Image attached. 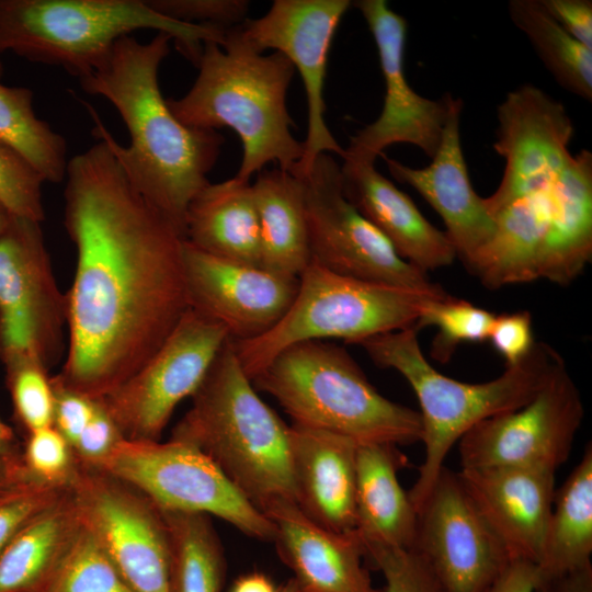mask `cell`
<instances>
[{
	"instance_id": "obj_13",
	"label": "cell",
	"mask_w": 592,
	"mask_h": 592,
	"mask_svg": "<svg viewBox=\"0 0 592 592\" xmlns=\"http://www.w3.org/2000/svg\"><path fill=\"white\" fill-rule=\"evenodd\" d=\"M70 488L83 524L133 592H170L160 510L132 486L78 459Z\"/></svg>"
},
{
	"instance_id": "obj_34",
	"label": "cell",
	"mask_w": 592,
	"mask_h": 592,
	"mask_svg": "<svg viewBox=\"0 0 592 592\" xmlns=\"http://www.w3.org/2000/svg\"><path fill=\"white\" fill-rule=\"evenodd\" d=\"M0 139L16 150L45 182L65 180L67 141L36 116L30 89L0 83Z\"/></svg>"
},
{
	"instance_id": "obj_46",
	"label": "cell",
	"mask_w": 592,
	"mask_h": 592,
	"mask_svg": "<svg viewBox=\"0 0 592 592\" xmlns=\"http://www.w3.org/2000/svg\"><path fill=\"white\" fill-rule=\"evenodd\" d=\"M545 10L578 42L592 49L591 0H539Z\"/></svg>"
},
{
	"instance_id": "obj_11",
	"label": "cell",
	"mask_w": 592,
	"mask_h": 592,
	"mask_svg": "<svg viewBox=\"0 0 592 592\" xmlns=\"http://www.w3.org/2000/svg\"><path fill=\"white\" fill-rule=\"evenodd\" d=\"M41 224L12 215L0 234V360L32 356L49 368L66 346L67 306Z\"/></svg>"
},
{
	"instance_id": "obj_41",
	"label": "cell",
	"mask_w": 592,
	"mask_h": 592,
	"mask_svg": "<svg viewBox=\"0 0 592 592\" xmlns=\"http://www.w3.org/2000/svg\"><path fill=\"white\" fill-rule=\"evenodd\" d=\"M23 460L33 477L57 486H69L77 466L71 446L53 425L26 434Z\"/></svg>"
},
{
	"instance_id": "obj_8",
	"label": "cell",
	"mask_w": 592,
	"mask_h": 592,
	"mask_svg": "<svg viewBox=\"0 0 592 592\" xmlns=\"http://www.w3.org/2000/svg\"><path fill=\"white\" fill-rule=\"evenodd\" d=\"M449 295L441 286L417 289L333 273L314 262L299 275L294 303L267 332L231 343L252 380L280 352L303 341L340 339L360 343L417 323L433 299Z\"/></svg>"
},
{
	"instance_id": "obj_6",
	"label": "cell",
	"mask_w": 592,
	"mask_h": 592,
	"mask_svg": "<svg viewBox=\"0 0 592 592\" xmlns=\"http://www.w3.org/2000/svg\"><path fill=\"white\" fill-rule=\"evenodd\" d=\"M294 424L349 437L357 444L421 441L419 411L384 397L350 353L310 340L280 352L253 379Z\"/></svg>"
},
{
	"instance_id": "obj_4",
	"label": "cell",
	"mask_w": 592,
	"mask_h": 592,
	"mask_svg": "<svg viewBox=\"0 0 592 592\" xmlns=\"http://www.w3.org/2000/svg\"><path fill=\"white\" fill-rule=\"evenodd\" d=\"M209 457L261 512L297 504L289 426L258 396L229 339L172 437Z\"/></svg>"
},
{
	"instance_id": "obj_33",
	"label": "cell",
	"mask_w": 592,
	"mask_h": 592,
	"mask_svg": "<svg viewBox=\"0 0 592 592\" xmlns=\"http://www.w3.org/2000/svg\"><path fill=\"white\" fill-rule=\"evenodd\" d=\"M509 16L568 92L592 100V49L572 37L539 0H510Z\"/></svg>"
},
{
	"instance_id": "obj_38",
	"label": "cell",
	"mask_w": 592,
	"mask_h": 592,
	"mask_svg": "<svg viewBox=\"0 0 592 592\" xmlns=\"http://www.w3.org/2000/svg\"><path fill=\"white\" fill-rule=\"evenodd\" d=\"M43 177L11 146L0 139V203L16 217L45 219Z\"/></svg>"
},
{
	"instance_id": "obj_35",
	"label": "cell",
	"mask_w": 592,
	"mask_h": 592,
	"mask_svg": "<svg viewBox=\"0 0 592 592\" xmlns=\"http://www.w3.org/2000/svg\"><path fill=\"white\" fill-rule=\"evenodd\" d=\"M494 317L489 310L447 295L431 300L417 325L420 329L428 326L437 329L431 354L436 361L447 362L458 344L487 341Z\"/></svg>"
},
{
	"instance_id": "obj_42",
	"label": "cell",
	"mask_w": 592,
	"mask_h": 592,
	"mask_svg": "<svg viewBox=\"0 0 592 592\" xmlns=\"http://www.w3.org/2000/svg\"><path fill=\"white\" fill-rule=\"evenodd\" d=\"M158 13L185 23L230 29L246 21V0H146Z\"/></svg>"
},
{
	"instance_id": "obj_32",
	"label": "cell",
	"mask_w": 592,
	"mask_h": 592,
	"mask_svg": "<svg viewBox=\"0 0 592 592\" xmlns=\"http://www.w3.org/2000/svg\"><path fill=\"white\" fill-rule=\"evenodd\" d=\"M160 512L169 544L170 592H220L225 558L209 515Z\"/></svg>"
},
{
	"instance_id": "obj_30",
	"label": "cell",
	"mask_w": 592,
	"mask_h": 592,
	"mask_svg": "<svg viewBox=\"0 0 592 592\" xmlns=\"http://www.w3.org/2000/svg\"><path fill=\"white\" fill-rule=\"evenodd\" d=\"M259 219L260 266L299 277L311 261L303 181L281 170H262L252 183Z\"/></svg>"
},
{
	"instance_id": "obj_49",
	"label": "cell",
	"mask_w": 592,
	"mask_h": 592,
	"mask_svg": "<svg viewBox=\"0 0 592 592\" xmlns=\"http://www.w3.org/2000/svg\"><path fill=\"white\" fill-rule=\"evenodd\" d=\"M30 477L33 476L24 464L23 453L18 456H0V494Z\"/></svg>"
},
{
	"instance_id": "obj_16",
	"label": "cell",
	"mask_w": 592,
	"mask_h": 592,
	"mask_svg": "<svg viewBox=\"0 0 592 592\" xmlns=\"http://www.w3.org/2000/svg\"><path fill=\"white\" fill-rule=\"evenodd\" d=\"M353 5L362 13L376 44L385 96L378 118L351 137L343 161L375 164L387 147L400 143L417 146L432 159L453 95L447 92L440 100H432L409 86L403 62L407 21L386 0H358Z\"/></svg>"
},
{
	"instance_id": "obj_20",
	"label": "cell",
	"mask_w": 592,
	"mask_h": 592,
	"mask_svg": "<svg viewBox=\"0 0 592 592\" xmlns=\"http://www.w3.org/2000/svg\"><path fill=\"white\" fill-rule=\"evenodd\" d=\"M463 101L452 99L437 151L424 168H411L384 155L390 174L412 186L441 216L456 257L468 266L496 230L483 197L474 190L460 144Z\"/></svg>"
},
{
	"instance_id": "obj_52",
	"label": "cell",
	"mask_w": 592,
	"mask_h": 592,
	"mask_svg": "<svg viewBox=\"0 0 592 592\" xmlns=\"http://www.w3.org/2000/svg\"><path fill=\"white\" fill-rule=\"evenodd\" d=\"M12 215L7 210V208L0 203V234L7 227Z\"/></svg>"
},
{
	"instance_id": "obj_47",
	"label": "cell",
	"mask_w": 592,
	"mask_h": 592,
	"mask_svg": "<svg viewBox=\"0 0 592 592\" xmlns=\"http://www.w3.org/2000/svg\"><path fill=\"white\" fill-rule=\"evenodd\" d=\"M537 578L534 563L512 560L485 592H533Z\"/></svg>"
},
{
	"instance_id": "obj_18",
	"label": "cell",
	"mask_w": 592,
	"mask_h": 592,
	"mask_svg": "<svg viewBox=\"0 0 592 592\" xmlns=\"http://www.w3.org/2000/svg\"><path fill=\"white\" fill-rule=\"evenodd\" d=\"M497 118L493 149L505 167L497 190L483 197L492 217L513 201L555 184L572 159L574 134L565 105L531 83L508 92Z\"/></svg>"
},
{
	"instance_id": "obj_22",
	"label": "cell",
	"mask_w": 592,
	"mask_h": 592,
	"mask_svg": "<svg viewBox=\"0 0 592 592\" xmlns=\"http://www.w3.org/2000/svg\"><path fill=\"white\" fill-rule=\"evenodd\" d=\"M264 514L274 524L273 540L299 592H383L363 565L365 550L355 532L330 531L291 502L276 503Z\"/></svg>"
},
{
	"instance_id": "obj_10",
	"label": "cell",
	"mask_w": 592,
	"mask_h": 592,
	"mask_svg": "<svg viewBox=\"0 0 592 592\" xmlns=\"http://www.w3.org/2000/svg\"><path fill=\"white\" fill-rule=\"evenodd\" d=\"M229 339L220 323L190 308L151 356L98 400L124 439L160 441L178 405L193 396Z\"/></svg>"
},
{
	"instance_id": "obj_37",
	"label": "cell",
	"mask_w": 592,
	"mask_h": 592,
	"mask_svg": "<svg viewBox=\"0 0 592 592\" xmlns=\"http://www.w3.org/2000/svg\"><path fill=\"white\" fill-rule=\"evenodd\" d=\"M14 414L26 434L53 425L54 390L48 367L32 356L2 360Z\"/></svg>"
},
{
	"instance_id": "obj_25",
	"label": "cell",
	"mask_w": 592,
	"mask_h": 592,
	"mask_svg": "<svg viewBox=\"0 0 592 592\" xmlns=\"http://www.w3.org/2000/svg\"><path fill=\"white\" fill-rule=\"evenodd\" d=\"M406 464L397 445H357L355 533L364 549L414 545L418 512L398 479V471Z\"/></svg>"
},
{
	"instance_id": "obj_36",
	"label": "cell",
	"mask_w": 592,
	"mask_h": 592,
	"mask_svg": "<svg viewBox=\"0 0 592 592\" xmlns=\"http://www.w3.org/2000/svg\"><path fill=\"white\" fill-rule=\"evenodd\" d=\"M46 592H133V590L124 581L98 538L83 524Z\"/></svg>"
},
{
	"instance_id": "obj_21",
	"label": "cell",
	"mask_w": 592,
	"mask_h": 592,
	"mask_svg": "<svg viewBox=\"0 0 592 592\" xmlns=\"http://www.w3.org/2000/svg\"><path fill=\"white\" fill-rule=\"evenodd\" d=\"M555 473L522 466L462 468L457 473L511 560L536 565L553 508Z\"/></svg>"
},
{
	"instance_id": "obj_40",
	"label": "cell",
	"mask_w": 592,
	"mask_h": 592,
	"mask_svg": "<svg viewBox=\"0 0 592 592\" xmlns=\"http://www.w3.org/2000/svg\"><path fill=\"white\" fill-rule=\"evenodd\" d=\"M385 579L383 592H445L424 558L411 548L367 547Z\"/></svg>"
},
{
	"instance_id": "obj_2",
	"label": "cell",
	"mask_w": 592,
	"mask_h": 592,
	"mask_svg": "<svg viewBox=\"0 0 592 592\" xmlns=\"http://www.w3.org/2000/svg\"><path fill=\"white\" fill-rule=\"evenodd\" d=\"M171 39L164 33L148 43L122 37L79 83L86 93L113 104L130 143L121 145L94 109L82 102L94 123L95 138L107 145L138 193L184 235L189 204L209 183L207 174L225 139L216 130L182 124L162 96L158 70Z\"/></svg>"
},
{
	"instance_id": "obj_23",
	"label": "cell",
	"mask_w": 592,
	"mask_h": 592,
	"mask_svg": "<svg viewBox=\"0 0 592 592\" xmlns=\"http://www.w3.org/2000/svg\"><path fill=\"white\" fill-rule=\"evenodd\" d=\"M340 170L346 200L403 260L425 273L453 263L456 251L445 231L433 226L374 163L343 161Z\"/></svg>"
},
{
	"instance_id": "obj_24",
	"label": "cell",
	"mask_w": 592,
	"mask_h": 592,
	"mask_svg": "<svg viewBox=\"0 0 592 592\" xmlns=\"http://www.w3.org/2000/svg\"><path fill=\"white\" fill-rule=\"evenodd\" d=\"M297 505L319 525L355 532L356 451L353 440L298 424L289 426Z\"/></svg>"
},
{
	"instance_id": "obj_9",
	"label": "cell",
	"mask_w": 592,
	"mask_h": 592,
	"mask_svg": "<svg viewBox=\"0 0 592 592\" xmlns=\"http://www.w3.org/2000/svg\"><path fill=\"white\" fill-rule=\"evenodd\" d=\"M88 465V464H87ZM93 466L132 486L159 510L215 515L251 537L273 540V522L195 446L121 439Z\"/></svg>"
},
{
	"instance_id": "obj_1",
	"label": "cell",
	"mask_w": 592,
	"mask_h": 592,
	"mask_svg": "<svg viewBox=\"0 0 592 592\" xmlns=\"http://www.w3.org/2000/svg\"><path fill=\"white\" fill-rule=\"evenodd\" d=\"M64 225L76 249L66 293V388L101 399L162 344L190 309L185 237L133 186L99 139L69 159Z\"/></svg>"
},
{
	"instance_id": "obj_45",
	"label": "cell",
	"mask_w": 592,
	"mask_h": 592,
	"mask_svg": "<svg viewBox=\"0 0 592 592\" xmlns=\"http://www.w3.org/2000/svg\"><path fill=\"white\" fill-rule=\"evenodd\" d=\"M123 439L117 425L96 400L95 411L72 447L76 458L93 465L105 457L114 445Z\"/></svg>"
},
{
	"instance_id": "obj_31",
	"label": "cell",
	"mask_w": 592,
	"mask_h": 592,
	"mask_svg": "<svg viewBox=\"0 0 592 592\" xmlns=\"http://www.w3.org/2000/svg\"><path fill=\"white\" fill-rule=\"evenodd\" d=\"M592 555V445L555 491L538 560V578L561 576L591 563Z\"/></svg>"
},
{
	"instance_id": "obj_27",
	"label": "cell",
	"mask_w": 592,
	"mask_h": 592,
	"mask_svg": "<svg viewBox=\"0 0 592 592\" xmlns=\"http://www.w3.org/2000/svg\"><path fill=\"white\" fill-rule=\"evenodd\" d=\"M185 240L214 257L260 266V232L252 183L234 177L208 183L191 201Z\"/></svg>"
},
{
	"instance_id": "obj_44",
	"label": "cell",
	"mask_w": 592,
	"mask_h": 592,
	"mask_svg": "<svg viewBox=\"0 0 592 592\" xmlns=\"http://www.w3.org/2000/svg\"><path fill=\"white\" fill-rule=\"evenodd\" d=\"M54 390L53 426L66 439L71 448L91 420L96 400L62 386L52 376Z\"/></svg>"
},
{
	"instance_id": "obj_29",
	"label": "cell",
	"mask_w": 592,
	"mask_h": 592,
	"mask_svg": "<svg viewBox=\"0 0 592 592\" xmlns=\"http://www.w3.org/2000/svg\"><path fill=\"white\" fill-rule=\"evenodd\" d=\"M554 185L513 201L493 216V236L467 266L483 286L496 289L538 280Z\"/></svg>"
},
{
	"instance_id": "obj_19",
	"label": "cell",
	"mask_w": 592,
	"mask_h": 592,
	"mask_svg": "<svg viewBox=\"0 0 592 592\" xmlns=\"http://www.w3.org/2000/svg\"><path fill=\"white\" fill-rule=\"evenodd\" d=\"M183 258L190 308L220 323L232 341L267 332L297 295L299 277L214 257L186 240Z\"/></svg>"
},
{
	"instance_id": "obj_54",
	"label": "cell",
	"mask_w": 592,
	"mask_h": 592,
	"mask_svg": "<svg viewBox=\"0 0 592 592\" xmlns=\"http://www.w3.org/2000/svg\"><path fill=\"white\" fill-rule=\"evenodd\" d=\"M2 73H3V65H2V61L0 59V78H1Z\"/></svg>"
},
{
	"instance_id": "obj_48",
	"label": "cell",
	"mask_w": 592,
	"mask_h": 592,
	"mask_svg": "<svg viewBox=\"0 0 592 592\" xmlns=\"http://www.w3.org/2000/svg\"><path fill=\"white\" fill-rule=\"evenodd\" d=\"M533 592H592V565L561 576L537 578Z\"/></svg>"
},
{
	"instance_id": "obj_50",
	"label": "cell",
	"mask_w": 592,
	"mask_h": 592,
	"mask_svg": "<svg viewBox=\"0 0 592 592\" xmlns=\"http://www.w3.org/2000/svg\"><path fill=\"white\" fill-rule=\"evenodd\" d=\"M229 592H280L270 578L260 572L241 576Z\"/></svg>"
},
{
	"instance_id": "obj_3",
	"label": "cell",
	"mask_w": 592,
	"mask_h": 592,
	"mask_svg": "<svg viewBox=\"0 0 592 592\" xmlns=\"http://www.w3.org/2000/svg\"><path fill=\"white\" fill-rule=\"evenodd\" d=\"M196 66L187 93L167 100L172 114L189 127L236 132L242 145L240 179L250 181L270 162L293 173L304 146L293 136L286 106L295 70L288 58L255 50L237 25L227 30L220 45L204 43Z\"/></svg>"
},
{
	"instance_id": "obj_26",
	"label": "cell",
	"mask_w": 592,
	"mask_h": 592,
	"mask_svg": "<svg viewBox=\"0 0 592 592\" xmlns=\"http://www.w3.org/2000/svg\"><path fill=\"white\" fill-rule=\"evenodd\" d=\"M592 258V153L582 149L556 181L538 278L568 285Z\"/></svg>"
},
{
	"instance_id": "obj_28",
	"label": "cell",
	"mask_w": 592,
	"mask_h": 592,
	"mask_svg": "<svg viewBox=\"0 0 592 592\" xmlns=\"http://www.w3.org/2000/svg\"><path fill=\"white\" fill-rule=\"evenodd\" d=\"M83 526L71 488L0 553V592H46Z\"/></svg>"
},
{
	"instance_id": "obj_51",
	"label": "cell",
	"mask_w": 592,
	"mask_h": 592,
	"mask_svg": "<svg viewBox=\"0 0 592 592\" xmlns=\"http://www.w3.org/2000/svg\"><path fill=\"white\" fill-rule=\"evenodd\" d=\"M22 453L12 428L0 419V456H18Z\"/></svg>"
},
{
	"instance_id": "obj_5",
	"label": "cell",
	"mask_w": 592,
	"mask_h": 592,
	"mask_svg": "<svg viewBox=\"0 0 592 592\" xmlns=\"http://www.w3.org/2000/svg\"><path fill=\"white\" fill-rule=\"evenodd\" d=\"M420 330L415 323L357 343L376 365L397 371L418 398L424 460L408 492L417 512L454 444L480 421L527 403L565 364L553 346L535 342L521 362L505 366L497 378L464 383L445 376L428 362L418 339Z\"/></svg>"
},
{
	"instance_id": "obj_43",
	"label": "cell",
	"mask_w": 592,
	"mask_h": 592,
	"mask_svg": "<svg viewBox=\"0 0 592 592\" xmlns=\"http://www.w3.org/2000/svg\"><path fill=\"white\" fill-rule=\"evenodd\" d=\"M488 340L505 360V366L521 362L535 343L531 314L520 310L496 315Z\"/></svg>"
},
{
	"instance_id": "obj_7",
	"label": "cell",
	"mask_w": 592,
	"mask_h": 592,
	"mask_svg": "<svg viewBox=\"0 0 592 592\" xmlns=\"http://www.w3.org/2000/svg\"><path fill=\"white\" fill-rule=\"evenodd\" d=\"M143 29L171 36L194 65L204 43L220 45L228 30L167 18L146 0H0V54L58 66L78 79L101 65L118 39Z\"/></svg>"
},
{
	"instance_id": "obj_12",
	"label": "cell",
	"mask_w": 592,
	"mask_h": 592,
	"mask_svg": "<svg viewBox=\"0 0 592 592\" xmlns=\"http://www.w3.org/2000/svg\"><path fill=\"white\" fill-rule=\"evenodd\" d=\"M304 185L311 261L333 273L400 287H440L403 260L385 236L344 196L340 164L319 155Z\"/></svg>"
},
{
	"instance_id": "obj_15",
	"label": "cell",
	"mask_w": 592,
	"mask_h": 592,
	"mask_svg": "<svg viewBox=\"0 0 592 592\" xmlns=\"http://www.w3.org/2000/svg\"><path fill=\"white\" fill-rule=\"evenodd\" d=\"M350 0H275L261 18L238 25L241 36L258 52L267 48L283 54L303 80L308 109L304 152L293 175L303 179L321 153L344 157L325 119L327 60Z\"/></svg>"
},
{
	"instance_id": "obj_53",
	"label": "cell",
	"mask_w": 592,
	"mask_h": 592,
	"mask_svg": "<svg viewBox=\"0 0 592 592\" xmlns=\"http://www.w3.org/2000/svg\"><path fill=\"white\" fill-rule=\"evenodd\" d=\"M280 592H299L294 583V581L291 579L285 585L280 588Z\"/></svg>"
},
{
	"instance_id": "obj_17",
	"label": "cell",
	"mask_w": 592,
	"mask_h": 592,
	"mask_svg": "<svg viewBox=\"0 0 592 592\" xmlns=\"http://www.w3.org/2000/svg\"><path fill=\"white\" fill-rule=\"evenodd\" d=\"M413 548L445 592H485L512 561L458 474L445 466L418 509Z\"/></svg>"
},
{
	"instance_id": "obj_39",
	"label": "cell",
	"mask_w": 592,
	"mask_h": 592,
	"mask_svg": "<svg viewBox=\"0 0 592 592\" xmlns=\"http://www.w3.org/2000/svg\"><path fill=\"white\" fill-rule=\"evenodd\" d=\"M69 486L30 477L0 494V553L30 520L60 499Z\"/></svg>"
},
{
	"instance_id": "obj_14",
	"label": "cell",
	"mask_w": 592,
	"mask_h": 592,
	"mask_svg": "<svg viewBox=\"0 0 592 592\" xmlns=\"http://www.w3.org/2000/svg\"><path fill=\"white\" fill-rule=\"evenodd\" d=\"M584 415L580 391L560 365L524 406L487 418L458 441L462 468L544 467L569 457Z\"/></svg>"
}]
</instances>
